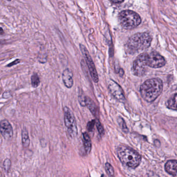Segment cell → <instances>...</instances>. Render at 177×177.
<instances>
[{
  "label": "cell",
  "mask_w": 177,
  "mask_h": 177,
  "mask_svg": "<svg viewBox=\"0 0 177 177\" xmlns=\"http://www.w3.org/2000/svg\"><path fill=\"white\" fill-rule=\"evenodd\" d=\"M0 133L6 140L12 139L13 137V129L9 122L4 119L0 122Z\"/></svg>",
  "instance_id": "10"
},
{
  "label": "cell",
  "mask_w": 177,
  "mask_h": 177,
  "mask_svg": "<svg viewBox=\"0 0 177 177\" xmlns=\"http://www.w3.org/2000/svg\"><path fill=\"white\" fill-rule=\"evenodd\" d=\"M172 1H175V0H172Z\"/></svg>",
  "instance_id": "32"
},
{
  "label": "cell",
  "mask_w": 177,
  "mask_h": 177,
  "mask_svg": "<svg viewBox=\"0 0 177 177\" xmlns=\"http://www.w3.org/2000/svg\"><path fill=\"white\" fill-rule=\"evenodd\" d=\"M1 44V41H0V44Z\"/></svg>",
  "instance_id": "31"
},
{
  "label": "cell",
  "mask_w": 177,
  "mask_h": 177,
  "mask_svg": "<svg viewBox=\"0 0 177 177\" xmlns=\"http://www.w3.org/2000/svg\"><path fill=\"white\" fill-rule=\"evenodd\" d=\"M81 50L82 52V54L83 55L84 57L85 58V61L87 63L89 72L90 73V76L92 78V80L94 83H97L99 81V77L97 73V70L96 68L95 65L94 64V62L92 61L91 56L89 53L88 51L87 50V48L85 47V46L80 44V45Z\"/></svg>",
  "instance_id": "7"
},
{
  "label": "cell",
  "mask_w": 177,
  "mask_h": 177,
  "mask_svg": "<svg viewBox=\"0 0 177 177\" xmlns=\"http://www.w3.org/2000/svg\"><path fill=\"white\" fill-rule=\"evenodd\" d=\"M177 162L176 160H168L165 165L166 171L174 177L177 175Z\"/></svg>",
  "instance_id": "12"
},
{
  "label": "cell",
  "mask_w": 177,
  "mask_h": 177,
  "mask_svg": "<svg viewBox=\"0 0 177 177\" xmlns=\"http://www.w3.org/2000/svg\"><path fill=\"white\" fill-rule=\"evenodd\" d=\"M31 84L33 87L36 88L39 86L40 83V80L39 77L36 73H34L31 76Z\"/></svg>",
  "instance_id": "18"
},
{
  "label": "cell",
  "mask_w": 177,
  "mask_h": 177,
  "mask_svg": "<svg viewBox=\"0 0 177 177\" xmlns=\"http://www.w3.org/2000/svg\"><path fill=\"white\" fill-rule=\"evenodd\" d=\"M105 168H106V171L107 172V175L110 177H114V170L112 166L111 165V164H109V163H106Z\"/></svg>",
  "instance_id": "19"
},
{
  "label": "cell",
  "mask_w": 177,
  "mask_h": 177,
  "mask_svg": "<svg viewBox=\"0 0 177 177\" xmlns=\"http://www.w3.org/2000/svg\"><path fill=\"white\" fill-rule=\"evenodd\" d=\"M101 177H104V175H101Z\"/></svg>",
  "instance_id": "29"
},
{
  "label": "cell",
  "mask_w": 177,
  "mask_h": 177,
  "mask_svg": "<svg viewBox=\"0 0 177 177\" xmlns=\"http://www.w3.org/2000/svg\"><path fill=\"white\" fill-rule=\"evenodd\" d=\"M85 104L94 116L98 114V107L93 100L88 96L85 97Z\"/></svg>",
  "instance_id": "13"
},
{
  "label": "cell",
  "mask_w": 177,
  "mask_h": 177,
  "mask_svg": "<svg viewBox=\"0 0 177 177\" xmlns=\"http://www.w3.org/2000/svg\"><path fill=\"white\" fill-rule=\"evenodd\" d=\"M8 1H12V0H7Z\"/></svg>",
  "instance_id": "30"
},
{
  "label": "cell",
  "mask_w": 177,
  "mask_h": 177,
  "mask_svg": "<svg viewBox=\"0 0 177 177\" xmlns=\"http://www.w3.org/2000/svg\"><path fill=\"white\" fill-rule=\"evenodd\" d=\"M146 52H143L135 59L133 62L131 71L133 74L137 77H143L147 72V63H146Z\"/></svg>",
  "instance_id": "5"
},
{
  "label": "cell",
  "mask_w": 177,
  "mask_h": 177,
  "mask_svg": "<svg viewBox=\"0 0 177 177\" xmlns=\"http://www.w3.org/2000/svg\"><path fill=\"white\" fill-rule=\"evenodd\" d=\"M96 120H93L89 122L87 124V128L89 132H92L94 129V125L95 124Z\"/></svg>",
  "instance_id": "22"
},
{
  "label": "cell",
  "mask_w": 177,
  "mask_h": 177,
  "mask_svg": "<svg viewBox=\"0 0 177 177\" xmlns=\"http://www.w3.org/2000/svg\"><path fill=\"white\" fill-rule=\"evenodd\" d=\"M83 139L85 151L87 154L89 153L92 149V142L90 137L87 133L85 132L83 134Z\"/></svg>",
  "instance_id": "14"
},
{
  "label": "cell",
  "mask_w": 177,
  "mask_h": 177,
  "mask_svg": "<svg viewBox=\"0 0 177 177\" xmlns=\"http://www.w3.org/2000/svg\"><path fill=\"white\" fill-rule=\"evenodd\" d=\"M167 108L170 109L177 110V94L175 93L173 96L170 98L167 103Z\"/></svg>",
  "instance_id": "16"
},
{
  "label": "cell",
  "mask_w": 177,
  "mask_h": 177,
  "mask_svg": "<svg viewBox=\"0 0 177 177\" xmlns=\"http://www.w3.org/2000/svg\"><path fill=\"white\" fill-rule=\"evenodd\" d=\"M63 112L65 124L68 129L69 134L70 137H74L77 134V128L75 116L70 108L68 107H64Z\"/></svg>",
  "instance_id": "6"
},
{
  "label": "cell",
  "mask_w": 177,
  "mask_h": 177,
  "mask_svg": "<svg viewBox=\"0 0 177 177\" xmlns=\"http://www.w3.org/2000/svg\"><path fill=\"white\" fill-rule=\"evenodd\" d=\"M21 137H22V143L23 147L24 148H27L29 147L30 143V140L29 138L28 132L26 128H23L21 132Z\"/></svg>",
  "instance_id": "15"
},
{
  "label": "cell",
  "mask_w": 177,
  "mask_h": 177,
  "mask_svg": "<svg viewBox=\"0 0 177 177\" xmlns=\"http://www.w3.org/2000/svg\"><path fill=\"white\" fill-rule=\"evenodd\" d=\"M62 80L66 88H71L73 86V75L71 71L69 68H66L62 73Z\"/></svg>",
  "instance_id": "11"
},
{
  "label": "cell",
  "mask_w": 177,
  "mask_h": 177,
  "mask_svg": "<svg viewBox=\"0 0 177 177\" xmlns=\"http://www.w3.org/2000/svg\"><path fill=\"white\" fill-rule=\"evenodd\" d=\"M11 96V93L9 91H6L3 94V97L5 98H9Z\"/></svg>",
  "instance_id": "25"
},
{
  "label": "cell",
  "mask_w": 177,
  "mask_h": 177,
  "mask_svg": "<svg viewBox=\"0 0 177 177\" xmlns=\"http://www.w3.org/2000/svg\"><path fill=\"white\" fill-rule=\"evenodd\" d=\"M163 83L159 78L147 80L141 84L140 92L142 98L148 103L154 101L162 93Z\"/></svg>",
  "instance_id": "1"
},
{
  "label": "cell",
  "mask_w": 177,
  "mask_h": 177,
  "mask_svg": "<svg viewBox=\"0 0 177 177\" xmlns=\"http://www.w3.org/2000/svg\"><path fill=\"white\" fill-rule=\"evenodd\" d=\"M151 36L147 33H138L134 34L128 40L125 46L127 53L135 54L136 53L148 48L151 44Z\"/></svg>",
  "instance_id": "2"
},
{
  "label": "cell",
  "mask_w": 177,
  "mask_h": 177,
  "mask_svg": "<svg viewBox=\"0 0 177 177\" xmlns=\"http://www.w3.org/2000/svg\"><path fill=\"white\" fill-rule=\"evenodd\" d=\"M95 124L96 125V127H97L98 131L99 132V133L100 134V135H104V127H102V124H101L99 120H96V121Z\"/></svg>",
  "instance_id": "20"
},
{
  "label": "cell",
  "mask_w": 177,
  "mask_h": 177,
  "mask_svg": "<svg viewBox=\"0 0 177 177\" xmlns=\"http://www.w3.org/2000/svg\"><path fill=\"white\" fill-rule=\"evenodd\" d=\"M108 88L110 92L115 99L119 102L124 103L126 98L124 91L118 83L113 80H110L108 82Z\"/></svg>",
  "instance_id": "9"
},
{
  "label": "cell",
  "mask_w": 177,
  "mask_h": 177,
  "mask_svg": "<svg viewBox=\"0 0 177 177\" xmlns=\"http://www.w3.org/2000/svg\"><path fill=\"white\" fill-rule=\"evenodd\" d=\"M4 167L6 171H9L11 166V161L9 159H6L4 162Z\"/></svg>",
  "instance_id": "21"
},
{
  "label": "cell",
  "mask_w": 177,
  "mask_h": 177,
  "mask_svg": "<svg viewBox=\"0 0 177 177\" xmlns=\"http://www.w3.org/2000/svg\"><path fill=\"white\" fill-rule=\"evenodd\" d=\"M110 2L113 3H121L124 1V0H109Z\"/></svg>",
  "instance_id": "26"
},
{
  "label": "cell",
  "mask_w": 177,
  "mask_h": 177,
  "mask_svg": "<svg viewBox=\"0 0 177 177\" xmlns=\"http://www.w3.org/2000/svg\"><path fill=\"white\" fill-rule=\"evenodd\" d=\"M119 74L121 77H122V76L124 75V70H123L122 68H119Z\"/></svg>",
  "instance_id": "28"
},
{
  "label": "cell",
  "mask_w": 177,
  "mask_h": 177,
  "mask_svg": "<svg viewBox=\"0 0 177 177\" xmlns=\"http://www.w3.org/2000/svg\"><path fill=\"white\" fill-rule=\"evenodd\" d=\"M119 20L121 26L127 30L137 27L141 22L140 16L131 10L122 11L119 15Z\"/></svg>",
  "instance_id": "4"
},
{
  "label": "cell",
  "mask_w": 177,
  "mask_h": 177,
  "mask_svg": "<svg viewBox=\"0 0 177 177\" xmlns=\"http://www.w3.org/2000/svg\"><path fill=\"white\" fill-rule=\"evenodd\" d=\"M78 101H79V103H80L82 106H85V97L83 98L82 96H78Z\"/></svg>",
  "instance_id": "23"
},
{
  "label": "cell",
  "mask_w": 177,
  "mask_h": 177,
  "mask_svg": "<svg viewBox=\"0 0 177 177\" xmlns=\"http://www.w3.org/2000/svg\"><path fill=\"white\" fill-rule=\"evenodd\" d=\"M149 177H160L154 173L153 172H151L148 174Z\"/></svg>",
  "instance_id": "27"
},
{
  "label": "cell",
  "mask_w": 177,
  "mask_h": 177,
  "mask_svg": "<svg viewBox=\"0 0 177 177\" xmlns=\"http://www.w3.org/2000/svg\"><path fill=\"white\" fill-rule=\"evenodd\" d=\"M146 63L148 67L158 68L164 66L166 60L163 56L157 52H151L146 54Z\"/></svg>",
  "instance_id": "8"
},
{
  "label": "cell",
  "mask_w": 177,
  "mask_h": 177,
  "mask_svg": "<svg viewBox=\"0 0 177 177\" xmlns=\"http://www.w3.org/2000/svg\"><path fill=\"white\" fill-rule=\"evenodd\" d=\"M117 153L119 160L125 165L132 168H135L139 165L141 157L133 149L121 146L118 149Z\"/></svg>",
  "instance_id": "3"
},
{
  "label": "cell",
  "mask_w": 177,
  "mask_h": 177,
  "mask_svg": "<svg viewBox=\"0 0 177 177\" xmlns=\"http://www.w3.org/2000/svg\"><path fill=\"white\" fill-rule=\"evenodd\" d=\"M118 123L123 132L125 133H128V128L127 127L126 122L125 121V120H124V119H123L121 116H119L118 118Z\"/></svg>",
  "instance_id": "17"
},
{
  "label": "cell",
  "mask_w": 177,
  "mask_h": 177,
  "mask_svg": "<svg viewBox=\"0 0 177 177\" xmlns=\"http://www.w3.org/2000/svg\"><path fill=\"white\" fill-rule=\"evenodd\" d=\"M21 62V60L19 59H16V60L13 61V62L10 63L9 65H7V67H11V66H13V65H16V64H18L19 63Z\"/></svg>",
  "instance_id": "24"
}]
</instances>
